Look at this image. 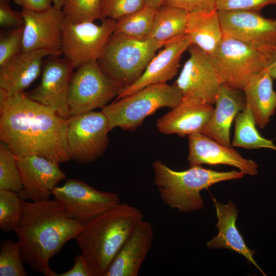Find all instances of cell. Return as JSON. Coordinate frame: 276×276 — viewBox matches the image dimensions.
Listing matches in <instances>:
<instances>
[{"label": "cell", "instance_id": "30bf717a", "mask_svg": "<svg viewBox=\"0 0 276 276\" xmlns=\"http://www.w3.org/2000/svg\"><path fill=\"white\" fill-rule=\"evenodd\" d=\"M108 131L107 120L102 111L71 116L66 132L70 159L84 164L100 157L108 144Z\"/></svg>", "mask_w": 276, "mask_h": 276}, {"label": "cell", "instance_id": "1f68e13d", "mask_svg": "<svg viewBox=\"0 0 276 276\" xmlns=\"http://www.w3.org/2000/svg\"><path fill=\"white\" fill-rule=\"evenodd\" d=\"M21 199L18 193L0 189V229L14 231L21 217Z\"/></svg>", "mask_w": 276, "mask_h": 276}, {"label": "cell", "instance_id": "52a82bcc", "mask_svg": "<svg viewBox=\"0 0 276 276\" xmlns=\"http://www.w3.org/2000/svg\"><path fill=\"white\" fill-rule=\"evenodd\" d=\"M123 87L103 72L97 60L80 65L70 84L67 103L71 116L102 108L118 97Z\"/></svg>", "mask_w": 276, "mask_h": 276}, {"label": "cell", "instance_id": "b9f144b4", "mask_svg": "<svg viewBox=\"0 0 276 276\" xmlns=\"http://www.w3.org/2000/svg\"><path fill=\"white\" fill-rule=\"evenodd\" d=\"M65 0H53V5L59 9H62Z\"/></svg>", "mask_w": 276, "mask_h": 276}, {"label": "cell", "instance_id": "8d00e7d4", "mask_svg": "<svg viewBox=\"0 0 276 276\" xmlns=\"http://www.w3.org/2000/svg\"><path fill=\"white\" fill-rule=\"evenodd\" d=\"M24 19L20 12L13 10L9 0H0V26L4 28L22 27Z\"/></svg>", "mask_w": 276, "mask_h": 276}, {"label": "cell", "instance_id": "4fadbf2b", "mask_svg": "<svg viewBox=\"0 0 276 276\" xmlns=\"http://www.w3.org/2000/svg\"><path fill=\"white\" fill-rule=\"evenodd\" d=\"M73 68L66 58L50 56L43 65L39 84L26 96L68 119L71 115L67 99Z\"/></svg>", "mask_w": 276, "mask_h": 276}, {"label": "cell", "instance_id": "5b68a950", "mask_svg": "<svg viewBox=\"0 0 276 276\" xmlns=\"http://www.w3.org/2000/svg\"><path fill=\"white\" fill-rule=\"evenodd\" d=\"M182 97L174 84H153L107 104L101 111L107 118L109 131L117 127L134 130L148 116L162 107H174Z\"/></svg>", "mask_w": 276, "mask_h": 276}, {"label": "cell", "instance_id": "ab89813d", "mask_svg": "<svg viewBox=\"0 0 276 276\" xmlns=\"http://www.w3.org/2000/svg\"><path fill=\"white\" fill-rule=\"evenodd\" d=\"M265 69L273 79H276V51L268 58Z\"/></svg>", "mask_w": 276, "mask_h": 276}, {"label": "cell", "instance_id": "f546056e", "mask_svg": "<svg viewBox=\"0 0 276 276\" xmlns=\"http://www.w3.org/2000/svg\"><path fill=\"white\" fill-rule=\"evenodd\" d=\"M21 248L18 241L2 240L0 250L1 276H26Z\"/></svg>", "mask_w": 276, "mask_h": 276}, {"label": "cell", "instance_id": "836d02e7", "mask_svg": "<svg viewBox=\"0 0 276 276\" xmlns=\"http://www.w3.org/2000/svg\"><path fill=\"white\" fill-rule=\"evenodd\" d=\"M23 49V27L14 29L0 39V66L21 52Z\"/></svg>", "mask_w": 276, "mask_h": 276}, {"label": "cell", "instance_id": "6da1fadb", "mask_svg": "<svg viewBox=\"0 0 276 276\" xmlns=\"http://www.w3.org/2000/svg\"><path fill=\"white\" fill-rule=\"evenodd\" d=\"M0 114L1 141L16 156L39 155L59 164L71 159L66 141L68 119L24 93L8 97Z\"/></svg>", "mask_w": 276, "mask_h": 276}, {"label": "cell", "instance_id": "ffe728a7", "mask_svg": "<svg viewBox=\"0 0 276 276\" xmlns=\"http://www.w3.org/2000/svg\"><path fill=\"white\" fill-rule=\"evenodd\" d=\"M51 56L59 55L47 50L21 52L0 66V88L8 97L24 93L42 72L44 58Z\"/></svg>", "mask_w": 276, "mask_h": 276}, {"label": "cell", "instance_id": "5bb4252c", "mask_svg": "<svg viewBox=\"0 0 276 276\" xmlns=\"http://www.w3.org/2000/svg\"><path fill=\"white\" fill-rule=\"evenodd\" d=\"M190 57L174 84L183 96L196 98L205 103L215 104L220 83L208 55L192 44Z\"/></svg>", "mask_w": 276, "mask_h": 276}, {"label": "cell", "instance_id": "f35d334b", "mask_svg": "<svg viewBox=\"0 0 276 276\" xmlns=\"http://www.w3.org/2000/svg\"><path fill=\"white\" fill-rule=\"evenodd\" d=\"M22 8L35 11L47 10L52 6L53 0H12Z\"/></svg>", "mask_w": 276, "mask_h": 276}, {"label": "cell", "instance_id": "603a6c76", "mask_svg": "<svg viewBox=\"0 0 276 276\" xmlns=\"http://www.w3.org/2000/svg\"><path fill=\"white\" fill-rule=\"evenodd\" d=\"M214 202L218 218L216 226L219 232L207 243L208 247L234 251L244 256L264 274L253 258L255 251L247 246L237 227L238 211L234 203L231 200L226 204L215 200Z\"/></svg>", "mask_w": 276, "mask_h": 276}, {"label": "cell", "instance_id": "f1b7e54d", "mask_svg": "<svg viewBox=\"0 0 276 276\" xmlns=\"http://www.w3.org/2000/svg\"><path fill=\"white\" fill-rule=\"evenodd\" d=\"M23 188L16 156L3 141L0 143V189L19 193Z\"/></svg>", "mask_w": 276, "mask_h": 276}, {"label": "cell", "instance_id": "60d3db41", "mask_svg": "<svg viewBox=\"0 0 276 276\" xmlns=\"http://www.w3.org/2000/svg\"><path fill=\"white\" fill-rule=\"evenodd\" d=\"M165 0H145V5L155 9L160 8Z\"/></svg>", "mask_w": 276, "mask_h": 276}, {"label": "cell", "instance_id": "d6986e66", "mask_svg": "<svg viewBox=\"0 0 276 276\" xmlns=\"http://www.w3.org/2000/svg\"><path fill=\"white\" fill-rule=\"evenodd\" d=\"M212 105L196 98L183 96L172 109L158 119L156 126L165 134L180 136L201 132L214 111Z\"/></svg>", "mask_w": 276, "mask_h": 276}, {"label": "cell", "instance_id": "d6a6232c", "mask_svg": "<svg viewBox=\"0 0 276 276\" xmlns=\"http://www.w3.org/2000/svg\"><path fill=\"white\" fill-rule=\"evenodd\" d=\"M145 0H102L100 14L105 18L116 21L142 9Z\"/></svg>", "mask_w": 276, "mask_h": 276}, {"label": "cell", "instance_id": "2e32d148", "mask_svg": "<svg viewBox=\"0 0 276 276\" xmlns=\"http://www.w3.org/2000/svg\"><path fill=\"white\" fill-rule=\"evenodd\" d=\"M23 188L18 193L22 200L40 202L50 199L53 190L66 178L59 164L36 155L16 156Z\"/></svg>", "mask_w": 276, "mask_h": 276}, {"label": "cell", "instance_id": "e575fe53", "mask_svg": "<svg viewBox=\"0 0 276 276\" xmlns=\"http://www.w3.org/2000/svg\"><path fill=\"white\" fill-rule=\"evenodd\" d=\"M276 4V0H217V11H256Z\"/></svg>", "mask_w": 276, "mask_h": 276}, {"label": "cell", "instance_id": "7a4b0ae2", "mask_svg": "<svg viewBox=\"0 0 276 276\" xmlns=\"http://www.w3.org/2000/svg\"><path fill=\"white\" fill-rule=\"evenodd\" d=\"M83 223L68 218L56 199L40 202L21 200V217L14 231L25 263L33 271L57 276L50 260L69 240L75 239Z\"/></svg>", "mask_w": 276, "mask_h": 276}, {"label": "cell", "instance_id": "7c38bea8", "mask_svg": "<svg viewBox=\"0 0 276 276\" xmlns=\"http://www.w3.org/2000/svg\"><path fill=\"white\" fill-rule=\"evenodd\" d=\"M52 194L68 218L83 224L121 203L117 194L98 190L76 179H67L63 185L54 188Z\"/></svg>", "mask_w": 276, "mask_h": 276}, {"label": "cell", "instance_id": "ba28073f", "mask_svg": "<svg viewBox=\"0 0 276 276\" xmlns=\"http://www.w3.org/2000/svg\"><path fill=\"white\" fill-rule=\"evenodd\" d=\"M208 57L220 83L240 89L265 69L267 59L261 52L225 35L217 50Z\"/></svg>", "mask_w": 276, "mask_h": 276}, {"label": "cell", "instance_id": "484cf974", "mask_svg": "<svg viewBox=\"0 0 276 276\" xmlns=\"http://www.w3.org/2000/svg\"><path fill=\"white\" fill-rule=\"evenodd\" d=\"M188 13L177 7L162 5L157 9L149 39L164 46L186 34Z\"/></svg>", "mask_w": 276, "mask_h": 276}, {"label": "cell", "instance_id": "44dd1931", "mask_svg": "<svg viewBox=\"0 0 276 276\" xmlns=\"http://www.w3.org/2000/svg\"><path fill=\"white\" fill-rule=\"evenodd\" d=\"M154 231L142 220L133 229L111 262L104 276H137L150 251Z\"/></svg>", "mask_w": 276, "mask_h": 276}, {"label": "cell", "instance_id": "7402d4cb", "mask_svg": "<svg viewBox=\"0 0 276 276\" xmlns=\"http://www.w3.org/2000/svg\"><path fill=\"white\" fill-rule=\"evenodd\" d=\"M215 104L209 121L200 133L224 146L232 147L230 128L237 114L246 107L244 94L242 89L221 84Z\"/></svg>", "mask_w": 276, "mask_h": 276}, {"label": "cell", "instance_id": "8fae6325", "mask_svg": "<svg viewBox=\"0 0 276 276\" xmlns=\"http://www.w3.org/2000/svg\"><path fill=\"white\" fill-rule=\"evenodd\" d=\"M218 12L224 35L247 44L267 59L276 51V19L264 17L260 11Z\"/></svg>", "mask_w": 276, "mask_h": 276}, {"label": "cell", "instance_id": "8992f818", "mask_svg": "<svg viewBox=\"0 0 276 276\" xmlns=\"http://www.w3.org/2000/svg\"><path fill=\"white\" fill-rule=\"evenodd\" d=\"M163 47L151 39L113 33L98 61L103 72L124 87L141 76L156 51Z\"/></svg>", "mask_w": 276, "mask_h": 276}, {"label": "cell", "instance_id": "4316f807", "mask_svg": "<svg viewBox=\"0 0 276 276\" xmlns=\"http://www.w3.org/2000/svg\"><path fill=\"white\" fill-rule=\"evenodd\" d=\"M250 107L246 105L235 118V133L232 146L247 149L269 148L276 151L272 140L261 135Z\"/></svg>", "mask_w": 276, "mask_h": 276}, {"label": "cell", "instance_id": "d590c367", "mask_svg": "<svg viewBox=\"0 0 276 276\" xmlns=\"http://www.w3.org/2000/svg\"><path fill=\"white\" fill-rule=\"evenodd\" d=\"M217 1V0H165L163 5L177 7L188 13L210 12L216 10Z\"/></svg>", "mask_w": 276, "mask_h": 276}, {"label": "cell", "instance_id": "74e56055", "mask_svg": "<svg viewBox=\"0 0 276 276\" xmlns=\"http://www.w3.org/2000/svg\"><path fill=\"white\" fill-rule=\"evenodd\" d=\"M57 276H93V274L81 254L74 258V264L69 270Z\"/></svg>", "mask_w": 276, "mask_h": 276}, {"label": "cell", "instance_id": "e0dca14e", "mask_svg": "<svg viewBox=\"0 0 276 276\" xmlns=\"http://www.w3.org/2000/svg\"><path fill=\"white\" fill-rule=\"evenodd\" d=\"M191 44L186 34L167 43L150 60L141 76L133 83L121 89L116 100L149 85L166 83L172 79L177 74L182 54Z\"/></svg>", "mask_w": 276, "mask_h": 276}, {"label": "cell", "instance_id": "277c9868", "mask_svg": "<svg viewBox=\"0 0 276 276\" xmlns=\"http://www.w3.org/2000/svg\"><path fill=\"white\" fill-rule=\"evenodd\" d=\"M152 168L154 182L163 202L184 213L200 210L204 207L200 194L202 190L220 181L241 178L245 175L240 171L219 172L200 165L177 171L158 159L152 163Z\"/></svg>", "mask_w": 276, "mask_h": 276}, {"label": "cell", "instance_id": "4dcf8cb0", "mask_svg": "<svg viewBox=\"0 0 276 276\" xmlns=\"http://www.w3.org/2000/svg\"><path fill=\"white\" fill-rule=\"evenodd\" d=\"M102 0H65L62 8L64 18L79 23L101 20L100 8Z\"/></svg>", "mask_w": 276, "mask_h": 276}, {"label": "cell", "instance_id": "9a60e30c", "mask_svg": "<svg viewBox=\"0 0 276 276\" xmlns=\"http://www.w3.org/2000/svg\"><path fill=\"white\" fill-rule=\"evenodd\" d=\"M21 13L24 19L22 51L47 50L61 55L62 9L53 5L40 11L22 8Z\"/></svg>", "mask_w": 276, "mask_h": 276}, {"label": "cell", "instance_id": "ac0fdd59", "mask_svg": "<svg viewBox=\"0 0 276 276\" xmlns=\"http://www.w3.org/2000/svg\"><path fill=\"white\" fill-rule=\"evenodd\" d=\"M189 152L188 160L191 167L207 164L226 165L237 168L244 174L258 173V164L243 157L233 148L224 146L200 132L188 135Z\"/></svg>", "mask_w": 276, "mask_h": 276}, {"label": "cell", "instance_id": "3957f363", "mask_svg": "<svg viewBox=\"0 0 276 276\" xmlns=\"http://www.w3.org/2000/svg\"><path fill=\"white\" fill-rule=\"evenodd\" d=\"M143 218L140 210L124 202L83 224L75 239L93 276H104L122 246Z\"/></svg>", "mask_w": 276, "mask_h": 276}, {"label": "cell", "instance_id": "83f0119b", "mask_svg": "<svg viewBox=\"0 0 276 276\" xmlns=\"http://www.w3.org/2000/svg\"><path fill=\"white\" fill-rule=\"evenodd\" d=\"M157 9L145 5L116 21L113 33L139 39H149Z\"/></svg>", "mask_w": 276, "mask_h": 276}, {"label": "cell", "instance_id": "9c48e42d", "mask_svg": "<svg viewBox=\"0 0 276 276\" xmlns=\"http://www.w3.org/2000/svg\"><path fill=\"white\" fill-rule=\"evenodd\" d=\"M100 25L91 21L74 23L64 19L62 54L74 68L98 60L113 33L116 21L105 18Z\"/></svg>", "mask_w": 276, "mask_h": 276}, {"label": "cell", "instance_id": "d4e9b609", "mask_svg": "<svg viewBox=\"0 0 276 276\" xmlns=\"http://www.w3.org/2000/svg\"><path fill=\"white\" fill-rule=\"evenodd\" d=\"M186 34L193 44L208 55L212 54L220 45L223 33L218 12L188 13Z\"/></svg>", "mask_w": 276, "mask_h": 276}, {"label": "cell", "instance_id": "cb8c5ba5", "mask_svg": "<svg viewBox=\"0 0 276 276\" xmlns=\"http://www.w3.org/2000/svg\"><path fill=\"white\" fill-rule=\"evenodd\" d=\"M273 78L266 69L254 76L242 89L246 105L254 115L256 125L264 128L276 109V91Z\"/></svg>", "mask_w": 276, "mask_h": 276}]
</instances>
